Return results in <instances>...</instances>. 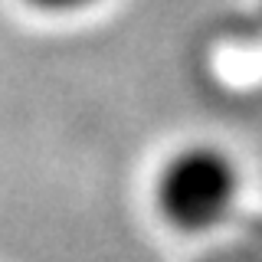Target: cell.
Wrapping results in <instances>:
<instances>
[{
	"label": "cell",
	"mask_w": 262,
	"mask_h": 262,
	"mask_svg": "<svg viewBox=\"0 0 262 262\" xmlns=\"http://www.w3.org/2000/svg\"><path fill=\"white\" fill-rule=\"evenodd\" d=\"M239 190L233 161L213 147H187L161 174V207L177 226L203 229L229 213Z\"/></svg>",
	"instance_id": "1"
},
{
	"label": "cell",
	"mask_w": 262,
	"mask_h": 262,
	"mask_svg": "<svg viewBox=\"0 0 262 262\" xmlns=\"http://www.w3.org/2000/svg\"><path fill=\"white\" fill-rule=\"evenodd\" d=\"M36 7H46V10H76V7H89L95 0H30Z\"/></svg>",
	"instance_id": "2"
}]
</instances>
